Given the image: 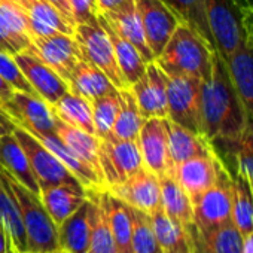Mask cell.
<instances>
[{
	"mask_svg": "<svg viewBox=\"0 0 253 253\" xmlns=\"http://www.w3.org/2000/svg\"><path fill=\"white\" fill-rule=\"evenodd\" d=\"M98 158L107 188L122 183L143 169L137 140H121L109 134L100 139Z\"/></svg>",
	"mask_w": 253,
	"mask_h": 253,
	"instance_id": "obj_9",
	"label": "cell"
},
{
	"mask_svg": "<svg viewBox=\"0 0 253 253\" xmlns=\"http://www.w3.org/2000/svg\"><path fill=\"white\" fill-rule=\"evenodd\" d=\"M131 91L137 100L143 119L169 118L167 106V75L155 63H148L143 76L133 84Z\"/></svg>",
	"mask_w": 253,
	"mask_h": 253,
	"instance_id": "obj_15",
	"label": "cell"
},
{
	"mask_svg": "<svg viewBox=\"0 0 253 253\" xmlns=\"http://www.w3.org/2000/svg\"><path fill=\"white\" fill-rule=\"evenodd\" d=\"M126 2H128V0H95V5H97L98 12H107V11H113L122 6Z\"/></svg>",
	"mask_w": 253,
	"mask_h": 253,
	"instance_id": "obj_47",
	"label": "cell"
},
{
	"mask_svg": "<svg viewBox=\"0 0 253 253\" xmlns=\"http://www.w3.org/2000/svg\"><path fill=\"white\" fill-rule=\"evenodd\" d=\"M133 232H131V249L133 253H161L151 214L133 209Z\"/></svg>",
	"mask_w": 253,
	"mask_h": 253,
	"instance_id": "obj_40",
	"label": "cell"
},
{
	"mask_svg": "<svg viewBox=\"0 0 253 253\" xmlns=\"http://www.w3.org/2000/svg\"><path fill=\"white\" fill-rule=\"evenodd\" d=\"M192 206L194 225L198 231H209L232 222V176L225 164H222L214 185L197 197Z\"/></svg>",
	"mask_w": 253,
	"mask_h": 253,
	"instance_id": "obj_5",
	"label": "cell"
},
{
	"mask_svg": "<svg viewBox=\"0 0 253 253\" xmlns=\"http://www.w3.org/2000/svg\"><path fill=\"white\" fill-rule=\"evenodd\" d=\"M88 198V191L81 185H55L41 191V200L54 223L58 226L75 213Z\"/></svg>",
	"mask_w": 253,
	"mask_h": 253,
	"instance_id": "obj_26",
	"label": "cell"
},
{
	"mask_svg": "<svg viewBox=\"0 0 253 253\" xmlns=\"http://www.w3.org/2000/svg\"><path fill=\"white\" fill-rule=\"evenodd\" d=\"M73 36L81 48L82 60L98 67L109 78L116 89L130 88L124 81L116 64L112 41L98 20L89 24H78L75 27Z\"/></svg>",
	"mask_w": 253,
	"mask_h": 253,
	"instance_id": "obj_6",
	"label": "cell"
},
{
	"mask_svg": "<svg viewBox=\"0 0 253 253\" xmlns=\"http://www.w3.org/2000/svg\"><path fill=\"white\" fill-rule=\"evenodd\" d=\"M91 107H92V121H94L95 136L98 139H104L112 131V126L115 124L116 113L119 109L118 89L106 95H101L98 98H94L91 101Z\"/></svg>",
	"mask_w": 253,
	"mask_h": 253,
	"instance_id": "obj_41",
	"label": "cell"
},
{
	"mask_svg": "<svg viewBox=\"0 0 253 253\" xmlns=\"http://www.w3.org/2000/svg\"><path fill=\"white\" fill-rule=\"evenodd\" d=\"M52 253H66V252H63V250L58 249V250H55V252H52Z\"/></svg>",
	"mask_w": 253,
	"mask_h": 253,
	"instance_id": "obj_55",
	"label": "cell"
},
{
	"mask_svg": "<svg viewBox=\"0 0 253 253\" xmlns=\"http://www.w3.org/2000/svg\"><path fill=\"white\" fill-rule=\"evenodd\" d=\"M211 154L216 152L206 136L188 130L169 119V155L171 169L186 160Z\"/></svg>",
	"mask_w": 253,
	"mask_h": 253,
	"instance_id": "obj_25",
	"label": "cell"
},
{
	"mask_svg": "<svg viewBox=\"0 0 253 253\" xmlns=\"http://www.w3.org/2000/svg\"><path fill=\"white\" fill-rule=\"evenodd\" d=\"M216 148H220L223 155L232 160L234 171L231 173H238L253 183V122L249 121L238 139L231 143L213 146V149ZM225 157H220V160Z\"/></svg>",
	"mask_w": 253,
	"mask_h": 253,
	"instance_id": "obj_36",
	"label": "cell"
},
{
	"mask_svg": "<svg viewBox=\"0 0 253 253\" xmlns=\"http://www.w3.org/2000/svg\"><path fill=\"white\" fill-rule=\"evenodd\" d=\"M75 24H89L97 21V5L95 0H69Z\"/></svg>",
	"mask_w": 253,
	"mask_h": 253,
	"instance_id": "obj_45",
	"label": "cell"
},
{
	"mask_svg": "<svg viewBox=\"0 0 253 253\" xmlns=\"http://www.w3.org/2000/svg\"><path fill=\"white\" fill-rule=\"evenodd\" d=\"M241 253H253V232L243 237V247Z\"/></svg>",
	"mask_w": 253,
	"mask_h": 253,
	"instance_id": "obj_51",
	"label": "cell"
},
{
	"mask_svg": "<svg viewBox=\"0 0 253 253\" xmlns=\"http://www.w3.org/2000/svg\"><path fill=\"white\" fill-rule=\"evenodd\" d=\"M134 2L142 20L148 45L157 58L180 21L163 0H134Z\"/></svg>",
	"mask_w": 253,
	"mask_h": 253,
	"instance_id": "obj_14",
	"label": "cell"
},
{
	"mask_svg": "<svg viewBox=\"0 0 253 253\" xmlns=\"http://www.w3.org/2000/svg\"><path fill=\"white\" fill-rule=\"evenodd\" d=\"M0 18H2L14 32L32 41L29 17L17 0H0Z\"/></svg>",
	"mask_w": 253,
	"mask_h": 253,
	"instance_id": "obj_43",
	"label": "cell"
},
{
	"mask_svg": "<svg viewBox=\"0 0 253 253\" xmlns=\"http://www.w3.org/2000/svg\"><path fill=\"white\" fill-rule=\"evenodd\" d=\"M167 106L171 122L203 134L201 79L194 76H167Z\"/></svg>",
	"mask_w": 253,
	"mask_h": 253,
	"instance_id": "obj_7",
	"label": "cell"
},
{
	"mask_svg": "<svg viewBox=\"0 0 253 253\" xmlns=\"http://www.w3.org/2000/svg\"><path fill=\"white\" fill-rule=\"evenodd\" d=\"M151 220L161 253H195L192 226L179 223L161 209L151 213Z\"/></svg>",
	"mask_w": 253,
	"mask_h": 253,
	"instance_id": "obj_24",
	"label": "cell"
},
{
	"mask_svg": "<svg viewBox=\"0 0 253 253\" xmlns=\"http://www.w3.org/2000/svg\"><path fill=\"white\" fill-rule=\"evenodd\" d=\"M107 191L130 207L142 210L148 214L161 209L160 176L145 167L122 183L107 188Z\"/></svg>",
	"mask_w": 253,
	"mask_h": 253,
	"instance_id": "obj_13",
	"label": "cell"
},
{
	"mask_svg": "<svg viewBox=\"0 0 253 253\" xmlns=\"http://www.w3.org/2000/svg\"><path fill=\"white\" fill-rule=\"evenodd\" d=\"M24 253H29V252H24Z\"/></svg>",
	"mask_w": 253,
	"mask_h": 253,
	"instance_id": "obj_58",
	"label": "cell"
},
{
	"mask_svg": "<svg viewBox=\"0 0 253 253\" xmlns=\"http://www.w3.org/2000/svg\"><path fill=\"white\" fill-rule=\"evenodd\" d=\"M91 194L94 197V216L86 253H118L115 240L106 220L104 209L98 198V191H91Z\"/></svg>",
	"mask_w": 253,
	"mask_h": 253,
	"instance_id": "obj_39",
	"label": "cell"
},
{
	"mask_svg": "<svg viewBox=\"0 0 253 253\" xmlns=\"http://www.w3.org/2000/svg\"><path fill=\"white\" fill-rule=\"evenodd\" d=\"M12 94H14V89L0 78V106H2L5 101H8L12 97Z\"/></svg>",
	"mask_w": 253,
	"mask_h": 253,
	"instance_id": "obj_49",
	"label": "cell"
},
{
	"mask_svg": "<svg viewBox=\"0 0 253 253\" xmlns=\"http://www.w3.org/2000/svg\"><path fill=\"white\" fill-rule=\"evenodd\" d=\"M14 134L27 155L29 164L39 183L41 191L63 183L82 186V183L66 169V166L48 148H45L32 133H29L20 125H15Z\"/></svg>",
	"mask_w": 253,
	"mask_h": 253,
	"instance_id": "obj_8",
	"label": "cell"
},
{
	"mask_svg": "<svg viewBox=\"0 0 253 253\" xmlns=\"http://www.w3.org/2000/svg\"><path fill=\"white\" fill-rule=\"evenodd\" d=\"M14 128H15V124L8 116V113L2 107H0V136L14 133Z\"/></svg>",
	"mask_w": 253,
	"mask_h": 253,
	"instance_id": "obj_46",
	"label": "cell"
},
{
	"mask_svg": "<svg viewBox=\"0 0 253 253\" xmlns=\"http://www.w3.org/2000/svg\"><path fill=\"white\" fill-rule=\"evenodd\" d=\"M161 210L185 226L194 225V206L191 197L171 174L160 176Z\"/></svg>",
	"mask_w": 253,
	"mask_h": 253,
	"instance_id": "obj_31",
	"label": "cell"
},
{
	"mask_svg": "<svg viewBox=\"0 0 253 253\" xmlns=\"http://www.w3.org/2000/svg\"><path fill=\"white\" fill-rule=\"evenodd\" d=\"M2 107L15 125L26 130L39 133H55L57 116L52 107L38 94H29L23 91H14L12 97L5 101Z\"/></svg>",
	"mask_w": 253,
	"mask_h": 253,
	"instance_id": "obj_11",
	"label": "cell"
},
{
	"mask_svg": "<svg viewBox=\"0 0 253 253\" xmlns=\"http://www.w3.org/2000/svg\"><path fill=\"white\" fill-rule=\"evenodd\" d=\"M206 17L216 51L225 60L250 36V14L243 12L232 0H204Z\"/></svg>",
	"mask_w": 253,
	"mask_h": 253,
	"instance_id": "obj_4",
	"label": "cell"
},
{
	"mask_svg": "<svg viewBox=\"0 0 253 253\" xmlns=\"http://www.w3.org/2000/svg\"><path fill=\"white\" fill-rule=\"evenodd\" d=\"M5 253H18L17 249L14 247V243H12V238L6 234V250Z\"/></svg>",
	"mask_w": 253,
	"mask_h": 253,
	"instance_id": "obj_53",
	"label": "cell"
},
{
	"mask_svg": "<svg viewBox=\"0 0 253 253\" xmlns=\"http://www.w3.org/2000/svg\"><path fill=\"white\" fill-rule=\"evenodd\" d=\"M24 51L45 63L66 82L69 81L75 66L82 60V52L75 36L61 32L35 38L30 46Z\"/></svg>",
	"mask_w": 253,
	"mask_h": 253,
	"instance_id": "obj_10",
	"label": "cell"
},
{
	"mask_svg": "<svg viewBox=\"0 0 253 253\" xmlns=\"http://www.w3.org/2000/svg\"><path fill=\"white\" fill-rule=\"evenodd\" d=\"M98 198L104 209L106 220L110 228L112 237L116 244L118 253H133L131 232H133V214L131 207L115 197L107 189L98 191Z\"/></svg>",
	"mask_w": 253,
	"mask_h": 253,
	"instance_id": "obj_23",
	"label": "cell"
},
{
	"mask_svg": "<svg viewBox=\"0 0 253 253\" xmlns=\"http://www.w3.org/2000/svg\"><path fill=\"white\" fill-rule=\"evenodd\" d=\"M232 2L246 14L253 12V0H232Z\"/></svg>",
	"mask_w": 253,
	"mask_h": 253,
	"instance_id": "obj_50",
	"label": "cell"
},
{
	"mask_svg": "<svg viewBox=\"0 0 253 253\" xmlns=\"http://www.w3.org/2000/svg\"><path fill=\"white\" fill-rule=\"evenodd\" d=\"M32 41L17 32H14L2 18H0V49L15 55L30 46Z\"/></svg>",
	"mask_w": 253,
	"mask_h": 253,
	"instance_id": "obj_44",
	"label": "cell"
},
{
	"mask_svg": "<svg viewBox=\"0 0 253 253\" xmlns=\"http://www.w3.org/2000/svg\"><path fill=\"white\" fill-rule=\"evenodd\" d=\"M98 14L103 17V20L110 26V29L118 36H121L126 42H130L133 46H136V49L143 57L145 63H152L155 60V57L148 45L145 30L142 26V20L137 12L134 0H128L126 3H124L122 6H119L113 11L98 12Z\"/></svg>",
	"mask_w": 253,
	"mask_h": 253,
	"instance_id": "obj_18",
	"label": "cell"
},
{
	"mask_svg": "<svg viewBox=\"0 0 253 253\" xmlns=\"http://www.w3.org/2000/svg\"><path fill=\"white\" fill-rule=\"evenodd\" d=\"M250 185H252V191H253V183H252V182H250Z\"/></svg>",
	"mask_w": 253,
	"mask_h": 253,
	"instance_id": "obj_57",
	"label": "cell"
},
{
	"mask_svg": "<svg viewBox=\"0 0 253 253\" xmlns=\"http://www.w3.org/2000/svg\"><path fill=\"white\" fill-rule=\"evenodd\" d=\"M163 2L177 17L180 23L194 29L210 46L214 48L210 29L207 24L204 0H163Z\"/></svg>",
	"mask_w": 253,
	"mask_h": 253,
	"instance_id": "obj_37",
	"label": "cell"
},
{
	"mask_svg": "<svg viewBox=\"0 0 253 253\" xmlns=\"http://www.w3.org/2000/svg\"><path fill=\"white\" fill-rule=\"evenodd\" d=\"M137 143L145 169L157 176L169 174L171 171L169 155V118L145 119Z\"/></svg>",
	"mask_w": 253,
	"mask_h": 253,
	"instance_id": "obj_12",
	"label": "cell"
},
{
	"mask_svg": "<svg viewBox=\"0 0 253 253\" xmlns=\"http://www.w3.org/2000/svg\"><path fill=\"white\" fill-rule=\"evenodd\" d=\"M51 107L60 121L89 134H95L91 103L82 95L69 89L54 104H51Z\"/></svg>",
	"mask_w": 253,
	"mask_h": 253,
	"instance_id": "obj_34",
	"label": "cell"
},
{
	"mask_svg": "<svg viewBox=\"0 0 253 253\" xmlns=\"http://www.w3.org/2000/svg\"><path fill=\"white\" fill-rule=\"evenodd\" d=\"M195 253H201V252H198V250H197V249H195Z\"/></svg>",
	"mask_w": 253,
	"mask_h": 253,
	"instance_id": "obj_56",
	"label": "cell"
},
{
	"mask_svg": "<svg viewBox=\"0 0 253 253\" xmlns=\"http://www.w3.org/2000/svg\"><path fill=\"white\" fill-rule=\"evenodd\" d=\"M67 84L70 91L82 95L89 103L94 98L116 91V88L109 81V78L98 67L86 63L85 60H81L75 66Z\"/></svg>",
	"mask_w": 253,
	"mask_h": 253,
	"instance_id": "obj_30",
	"label": "cell"
},
{
	"mask_svg": "<svg viewBox=\"0 0 253 253\" xmlns=\"http://www.w3.org/2000/svg\"><path fill=\"white\" fill-rule=\"evenodd\" d=\"M30 21L32 41L39 36H49L57 32L75 35L72 24L49 0H17Z\"/></svg>",
	"mask_w": 253,
	"mask_h": 253,
	"instance_id": "obj_22",
	"label": "cell"
},
{
	"mask_svg": "<svg viewBox=\"0 0 253 253\" xmlns=\"http://www.w3.org/2000/svg\"><path fill=\"white\" fill-rule=\"evenodd\" d=\"M97 20H98V23L101 24V27L106 30V33L109 35V38L112 41L116 64L119 67V72H121L124 81L126 82V85L131 86L133 84H136L143 76V73L146 72L148 63H145L143 57L136 49V46H133L130 42H126L121 36H118L110 29V26L103 20V17L100 14H97Z\"/></svg>",
	"mask_w": 253,
	"mask_h": 253,
	"instance_id": "obj_29",
	"label": "cell"
},
{
	"mask_svg": "<svg viewBox=\"0 0 253 253\" xmlns=\"http://www.w3.org/2000/svg\"><path fill=\"white\" fill-rule=\"evenodd\" d=\"M119 94V109L116 113L115 124L112 126L110 136L121 140H137L140 128L145 122L137 100L131 88L118 89Z\"/></svg>",
	"mask_w": 253,
	"mask_h": 253,
	"instance_id": "obj_33",
	"label": "cell"
},
{
	"mask_svg": "<svg viewBox=\"0 0 253 253\" xmlns=\"http://www.w3.org/2000/svg\"><path fill=\"white\" fill-rule=\"evenodd\" d=\"M0 166L27 189L41 195V188L32 171L27 155L14 133L0 136Z\"/></svg>",
	"mask_w": 253,
	"mask_h": 253,
	"instance_id": "obj_27",
	"label": "cell"
},
{
	"mask_svg": "<svg viewBox=\"0 0 253 253\" xmlns=\"http://www.w3.org/2000/svg\"><path fill=\"white\" fill-rule=\"evenodd\" d=\"M214 51L194 29L180 23L155 63L167 76H194L203 81L210 73Z\"/></svg>",
	"mask_w": 253,
	"mask_h": 253,
	"instance_id": "obj_2",
	"label": "cell"
},
{
	"mask_svg": "<svg viewBox=\"0 0 253 253\" xmlns=\"http://www.w3.org/2000/svg\"><path fill=\"white\" fill-rule=\"evenodd\" d=\"M27 131L32 133L45 148H48L66 166V169L82 183V186L86 191L107 189L103 179L88 164H85L82 160H79L55 133L45 134V133H39V131H33V130H27Z\"/></svg>",
	"mask_w": 253,
	"mask_h": 253,
	"instance_id": "obj_21",
	"label": "cell"
},
{
	"mask_svg": "<svg viewBox=\"0 0 253 253\" xmlns=\"http://www.w3.org/2000/svg\"><path fill=\"white\" fill-rule=\"evenodd\" d=\"M192 235L201 253H241L243 235L232 222L209 231H198L192 225Z\"/></svg>",
	"mask_w": 253,
	"mask_h": 253,
	"instance_id": "obj_32",
	"label": "cell"
},
{
	"mask_svg": "<svg viewBox=\"0 0 253 253\" xmlns=\"http://www.w3.org/2000/svg\"><path fill=\"white\" fill-rule=\"evenodd\" d=\"M0 51H2V49H0Z\"/></svg>",
	"mask_w": 253,
	"mask_h": 253,
	"instance_id": "obj_59",
	"label": "cell"
},
{
	"mask_svg": "<svg viewBox=\"0 0 253 253\" xmlns=\"http://www.w3.org/2000/svg\"><path fill=\"white\" fill-rule=\"evenodd\" d=\"M0 182L12 194L27 238L29 253H52L58 250L57 225L42 204L41 195H36L21 185L11 173L0 166Z\"/></svg>",
	"mask_w": 253,
	"mask_h": 253,
	"instance_id": "obj_3",
	"label": "cell"
},
{
	"mask_svg": "<svg viewBox=\"0 0 253 253\" xmlns=\"http://www.w3.org/2000/svg\"><path fill=\"white\" fill-rule=\"evenodd\" d=\"M222 160L216 155H201L186 160L171 169V174L194 201L217 180Z\"/></svg>",
	"mask_w": 253,
	"mask_h": 253,
	"instance_id": "obj_16",
	"label": "cell"
},
{
	"mask_svg": "<svg viewBox=\"0 0 253 253\" xmlns=\"http://www.w3.org/2000/svg\"><path fill=\"white\" fill-rule=\"evenodd\" d=\"M0 226L12 238L14 247L18 253L27 252V238L23 220L12 194L0 182Z\"/></svg>",
	"mask_w": 253,
	"mask_h": 253,
	"instance_id": "obj_38",
	"label": "cell"
},
{
	"mask_svg": "<svg viewBox=\"0 0 253 253\" xmlns=\"http://www.w3.org/2000/svg\"><path fill=\"white\" fill-rule=\"evenodd\" d=\"M55 134L64 142V145L79 160H82L85 164H88L104 182L101 167H100V158H98L100 139L95 134H89L86 131L75 128V126L60 121L58 118L55 121Z\"/></svg>",
	"mask_w": 253,
	"mask_h": 253,
	"instance_id": "obj_28",
	"label": "cell"
},
{
	"mask_svg": "<svg viewBox=\"0 0 253 253\" xmlns=\"http://www.w3.org/2000/svg\"><path fill=\"white\" fill-rule=\"evenodd\" d=\"M223 61L247 118L253 122V32L247 41Z\"/></svg>",
	"mask_w": 253,
	"mask_h": 253,
	"instance_id": "obj_20",
	"label": "cell"
},
{
	"mask_svg": "<svg viewBox=\"0 0 253 253\" xmlns=\"http://www.w3.org/2000/svg\"><path fill=\"white\" fill-rule=\"evenodd\" d=\"M94 216V197L88 191L85 203L57 226L58 249L66 253H86Z\"/></svg>",
	"mask_w": 253,
	"mask_h": 253,
	"instance_id": "obj_19",
	"label": "cell"
},
{
	"mask_svg": "<svg viewBox=\"0 0 253 253\" xmlns=\"http://www.w3.org/2000/svg\"><path fill=\"white\" fill-rule=\"evenodd\" d=\"M6 250V231L0 226V253H5Z\"/></svg>",
	"mask_w": 253,
	"mask_h": 253,
	"instance_id": "obj_52",
	"label": "cell"
},
{
	"mask_svg": "<svg viewBox=\"0 0 253 253\" xmlns=\"http://www.w3.org/2000/svg\"><path fill=\"white\" fill-rule=\"evenodd\" d=\"M231 173V171H229ZM232 176V210L231 220L243 237L253 232V191L250 182L238 174Z\"/></svg>",
	"mask_w": 253,
	"mask_h": 253,
	"instance_id": "obj_35",
	"label": "cell"
},
{
	"mask_svg": "<svg viewBox=\"0 0 253 253\" xmlns=\"http://www.w3.org/2000/svg\"><path fill=\"white\" fill-rule=\"evenodd\" d=\"M49 2L72 23V24H75V21H73V15H72V9H70V5H69V0H49ZM76 26V24H75Z\"/></svg>",
	"mask_w": 253,
	"mask_h": 253,
	"instance_id": "obj_48",
	"label": "cell"
},
{
	"mask_svg": "<svg viewBox=\"0 0 253 253\" xmlns=\"http://www.w3.org/2000/svg\"><path fill=\"white\" fill-rule=\"evenodd\" d=\"M0 78H2L14 91H23L29 94H36L33 86L29 84L23 75L20 66L14 60V55L0 51Z\"/></svg>",
	"mask_w": 253,
	"mask_h": 253,
	"instance_id": "obj_42",
	"label": "cell"
},
{
	"mask_svg": "<svg viewBox=\"0 0 253 253\" xmlns=\"http://www.w3.org/2000/svg\"><path fill=\"white\" fill-rule=\"evenodd\" d=\"M201 122L203 134L213 146L234 142L249 124L226 64L217 51L213 52L209 76L201 81Z\"/></svg>",
	"mask_w": 253,
	"mask_h": 253,
	"instance_id": "obj_1",
	"label": "cell"
},
{
	"mask_svg": "<svg viewBox=\"0 0 253 253\" xmlns=\"http://www.w3.org/2000/svg\"><path fill=\"white\" fill-rule=\"evenodd\" d=\"M250 29L253 32V12H250Z\"/></svg>",
	"mask_w": 253,
	"mask_h": 253,
	"instance_id": "obj_54",
	"label": "cell"
},
{
	"mask_svg": "<svg viewBox=\"0 0 253 253\" xmlns=\"http://www.w3.org/2000/svg\"><path fill=\"white\" fill-rule=\"evenodd\" d=\"M14 60L36 94L49 104H54L64 92L69 91V84L58 73L27 51L15 54Z\"/></svg>",
	"mask_w": 253,
	"mask_h": 253,
	"instance_id": "obj_17",
	"label": "cell"
}]
</instances>
